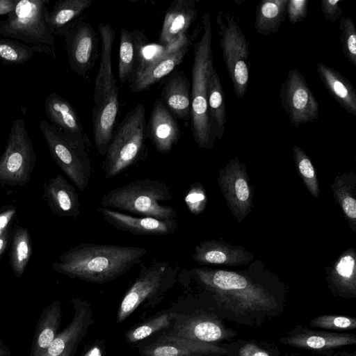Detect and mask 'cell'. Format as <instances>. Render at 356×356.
<instances>
[{"instance_id": "6da1fadb", "label": "cell", "mask_w": 356, "mask_h": 356, "mask_svg": "<svg viewBox=\"0 0 356 356\" xmlns=\"http://www.w3.org/2000/svg\"><path fill=\"white\" fill-rule=\"evenodd\" d=\"M193 271L211 294L216 314L221 318L257 326L283 311V299L240 273L207 268Z\"/></svg>"}, {"instance_id": "7a4b0ae2", "label": "cell", "mask_w": 356, "mask_h": 356, "mask_svg": "<svg viewBox=\"0 0 356 356\" xmlns=\"http://www.w3.org/2000/svg\"><path fill=\"white\" fill-rule=\"evenodd\" d=\"M146 253L142 247L81 243L61 254L51 268L72 279L104 284L140 264Z\"/></svg>"}, {"instance_id": "3957f363", "label": "cell", "mask_w": 356, "mask_h": 356, "mask_svg": "<svg viewBox=\"0 0 356 356\" xmlns=\"http://www.w3.org/2000/svg\"><path fill=\"white\" fill-rule=\"evenodd\" d=\"M203 33L194 44L191 70V122L195 142L202 149H211L216 140L208 110L209 81L214 70L212 50V27L210 13L202 17Z\"/></svg>"}, {"instance_id": "277c9868", "label": "cell", "mask_w": 356, "mask_h": 356, "mask_svg": "<svg viewBox=\"0 0 356 356\" xmlns=\"http://www.w3.org/2000/svg\"><path fill=\"white\" fill-rule=\"evenodd\" d=\"M171 199L170 188L165 182L140 179L109 191L102 196L99 206L131 215L173 220L177 216L176 210L162 204Z\"/></svg>"}, {"instance_id": "5b68a950", "label": "cell", "mask_w": 356, "mask_h": 356, "mask_svg": "<svg viewBox=\"0 0 356 356\" xmlns=\"http://www.w3.org/2000/svg\"><path fill=\"white\" fill-rule=\"evenodd\" d=\"M49 3V0L17 1L7 18L0 19V35L20 40L56 57L54 33L47 19Z\"/></svg>"}, {"instance_id": "8992f818", "label": "cell", "mask_w": 356, "mask_h": 356, "mask_svg": "<svg viewBox=\"0 0 356 356\" xmlns=\"http://www.w3.org/2000/svg\"><path fill=\"white\" fill-rule=\"evenodd\" d=\"M146 136L145 109L139 103L125 115L113 135L102 165L106 179L118 175L136 162L144 150Z\"/></svg>"}, {"instance_id": "52a82bcc", "label": "cell", "mask_w": 356, "mask_h": 356, "mask_svg": "<svg viewBox=\"0 0 356 356\" xmlns=\"http://www.w3.org/2000/svg\"><path fill=\"white\" fill-rule=\"evenodd\" d=\"M178 270V266L164 261L143 266L122 299L117 323H121L141 305L154 307L160 302L175 285Z\"/></svg>"}, {"instance_id": "ba28073f", "label": "cell", "mask_w": 356, "mask_h": 356, "mask_svg": "<svg viewBox=\"0 0 356 356\" xmlns=\"http://www.w3.org/2000/svg\"><path fill=\"white\" fill-rule=\"evenodd\" d=\"M36 155L24 120L12 124L4 152L0 156V185L26 186L31 181Z\"/></svg>"}, {"instance_id": "9c48e42d", "label": "cell", "mask_w": 356, "mask_h": 356, "mask_svg": "<svg viewBox=\"0 0 356 356\" xmlns=\"http://www.w3.org/2000/svg\"><path fill=\"white\" fill-rule=\"evenodd\" d=\"M220 46L229 79L238 98L246 93L249 81V44L234 17L219 12L216 19Z\"/></svg>"}, {"instance_id": "30bf717a", "label": "cell", "mask_w": 356, "mask_h": 356, "mask_svg": "<svg viewBox=\"0 0 356 356\" xmlns=\"http://www.w3.org/2000/svg\"><path fill=\"white\" fill-rule=\"evenodd\" d=\"M38 127L53 160L74 186L84 192L89 184L92 172L87 150L72 143L46 120H42Z\"/></svg>"}, {"instance_id": "8fae6325", "label": "cell", "mask_w": 356, "mask_h": 356, "mask_svg": "<svg viewBox=\"0 0 356 356\" xmlns=\"http://www.w3.org/2000/svg\"><path fill=\"white\" fill-rule=\"evenodd\" d=\"M280 98L283 110L296 128L318 120V102L298 69L288 72L281 86Z\"/></svg>"}, {"instance_id": "7c38bea8", "label": "cell", "mask_w": 356, "mask_h": 356, "mask_svg": "<svg viewBox=\"0 0 356 356\" xmlns=\"http://www.w3.org/2000/svg\"><path fill=\"white\" fill-rule=\"evenodd\" d=\"M169 335L191 340L215 343L227 340L236 332L226 327L215 312L197 311L190 314L176 313Z\"/></svg>"}, {"instance_id": "4fadbf2b", "label": "cell", "mask_w": 356, "mask_h": 356, "mask_svg": "<svg viewBox=\"0 0 356 356\" xmlns=\"http://www.w3.org/2000/svg\"><path fill=\"white\" fill-rule=\"evenodd\" d=\"M63 36L71 68L79 76L87 79L98 58L97 32L89 22L78 20Z\"/></svg>"}, {"instance_id": "5bb4252c", "label": "cell", "mask_w": 356, "mask_h": 356, "mask_svg": "<svg viewBox=\"0 0 356 356\" xmlns=\"http://www.w3.org/2000/svg\"><path fill=\"white\" fill-rule=\"evenodd\" d=\"M218 182L227 206L236 220L241 222L252 207L245 165L236 158L232 159L220 169Z\"/></svg>"}, {"instance_id": "9a60e30c", "label": "cell", "mask_w": 356, "mask_h": 356, "mask_svg": "<svg viewBox=\"0 0 356 356\" xmlns=\"http://www.w3.org/2000/svg\"><path fill=\"white\" fill-rule=\"evenodd\" d=\"M74 316L70 324L54 339L44 356H75L77 348L94 323L90 304L78 298L70 300Z\"/></svg>"}, {"instance_id": "2e32d148", "label": "cell", "mask_w": 356, "mask_h": 356, "mask_svg": "<svg viewBox=\"0 0 356 356\" xmlns=\"http://www.w3.org/2000/svg\"><path fill=\"white\" fill-rule=\"evenodd\" d=\"M44 109L48 118L70 140L89 149L90 142L85 133L75 108L56 92L49 94L44 99Z\"/></svg>"}, {"instance_id": "e0dca14e", "label": "cell", "mask_w": 356, "mask_h": 356, "mask_svg": "<svg viewBox=\"0 0 356 356\" xmlns=\"http://www.w3.org/2000/svg\"><path fill=\"white\" fill-rule=\"evenodd\" d=\"M97 212L114 228L135 236H166L173 234L178 227L176 219L159 220L152 217L134 216L102 207Z\"/></svg>"}, {"instance_id": "ac0fdd59", "label": "cell", "mask_w": 356, "mask_h": 356, "mask_svg": "<svg viewBox=\"0 0 356 356\" xmlns=\"http://www.w3.org/2000/svg\"><path fill=\"white\" fill-rule=\"evenodd\" d=\"M139 353L141 356L229 355V350L226 346L174 337L166 332L160 335L153 343L139 348Z\"/></svg>"}, {"instance_id": "d6986e66", "label": "cell", "mask_w": 356, "mask_h": 356, "mask_svg": "<svg viewBox=\"0 0 356 356\" xmlns=\"http://www.w3.org/2000/svg\"><path fill=\"white\" fill-rule=\"evenodd\" d=\"M147 136L157 152H170L181 137V130L172 114L161 99L154 102L147 125Z\"/></svg>"}, {"instance_id": "ffe728a7", "label": "cell", "mask_w": 356, "mask_h": 356, "mask_svg": "<svg viewBox=\"0 0 356 356\" xmlns=\"http://www.w3.org/2000/svg\"><path fill=\"white\" fill-rule=\"evenodd\" d=\"M119 89L115 87L100 104L92 109L94 143L98 152L105 156L114 134L120 110Z\"/></svg>"}, {"instance_id": "44dd1931", "label": "cell", "mask_w": 356, "mask_h": 356, "mask_svg": "<svg viewBox=\"0 0 356 356\" xmlns=\"http://www.w3.org/2000/svg\"><path fill=\"white\" fill-rule=\"evenodd\" d=\"M42 199L59 218H76L80 215L79 195L74 187L60 174L44 184Z\"/></svg>"}, {"instance_id": "7402d4cb", "label": "cell", "mask_w": 356, "mask_h": 356, "mask_svg": "<svg viewBox=\"0 0 356 356\" xmlns=\"http://www.w3.org/2000/svg\"><path fill=\"white\" fill-rule=\"evenodd\" d=\"M253 254L244 248L216 240L201 241L194 249L192 259L201 265L239 266L252 261Z\"/></svg>"}, {"instance_id": "603a6c76", "label": "cell", "mask_w": 356, "mask_h": 356, "mask_svg": "<svg viewBox=\"0 0 356 356\" xmlns=\"http://www.w3.org/2000/svg\"><path fill=\"white\" fill-rule=\"evenodd\" d=\"M280 342L309 350L328 351L342 346L355 345L356 337L348 333H336L312 331L305 328H296L286 337L280 339Z\"/></svg>"}, {"instance_id": "cb8c5ba5", "label": "cell", "mask_w": 356, "mask_h": 356, "mask_svg": "<svg viewBox=\"0 0 356 356\" xmlns=\"http://www.w3.org/2000/svg\"><path fill=\"white\" fill-rule=\"evenodd\" d=\"M191 44V42L188 43L146 64L136 73L129 83L130 90L134 92L145 91L170 74L182 62Z\"/></svg>"}, {"instance_id": "d4e9b609", "label": "cell", "mask_w": 356, "mask_h": 356, "mask_svg": "<svg viewBox=\"0 0 356 356\" xmlns=\"http://www.w3.org/2000/svg\"><path fill=\"white\" fill-rule=\"evenodd\" d=\"M197 17L195 1H173L165 14L159 37V43L168 44L187 34V31Z\"/></svg>"}, {"instance_id": "484cf974", "label": "cell", "mask_w": 356, "mask_h": 356, "mask_svg": "<svg viewBox=\"0 0 356 356\" xmlns=\"http://www.w3.org/2000/svg\"><path fill=\"white\" fill-rule=\"evenodd\" d=\"M99 33L102 42L101 58L97 76L95 81L93 107L97 106L117 86L112 70L111 53L115 33L109 23L101 22Z\"/></svg>"}, {"instance_id": "4316f807", "label": "cell", "mask_w": 356, "mask_h": 356, "mask_svg": "<svg viewBox=\"0 0 356 356\" xmlns=\"http://www.w3.org/2000/svg\"><path fill=\"white\" fill-rule=\"evenodd\" d=\"M148 44L144 33L122 29L120 31L118 76L122 84L130 83L138 67L143 48Z\"/></svg>"}, {"instance_id": "83f0119b", "label": "cell", "mask_w": 356, "mask_h": 356, "mask_svg": "<svg viewBox=\"0 0 356 356\" xmlns=\"http://www.w3.org/2000/svg\"><path fill=\"white\" fill-rule=\"evenodd\" d=\"M161 98L173 115L184 121L191 119L190 82L184 72H175L166 79Z\"/></svg>"}, {"instance_id": "f1b7e54d", "label": "cell", "mask_w": 356, "mask_h": 356, "mask_svg": "<svg viewBox=\"0 0 356 356\" xmlns=\"http://www.w3.org/2000/svg\"><path fill=\"white\" fill-rule=\"evenodd\" d=\"M317 72L326 90L348 113L356 117V90L341 73L323 63L316 65Z\"/></svg>"}, {"instance_id": "f546056e", "label": "cell", "mask_w": 356, "mask_h": 356, "mask_svg": "<svg viewBox=\"0 0 356 356\" xmlns=\"http://www.w3.org/2000/svg\"><path fill=\"white\" fill-rule=\"evenodd\" d=\"M61 322V306L54 300L42 312L38 322L29 356H44L58 334Z\"/></svg>"}, {"instance_id": "4dcf8cb0", "label": "cell", "mask_w": 356, "mask_h": 356, "mask_svg": "<svg viewBox=\"0 0 356 356\" xmlns=\"http://www.w3.org/2000/svg\"><path fill=\"white\" fill-rule=\"evenodd\" d=\"M92 0H60L49 10L47 19L54 35L63 36L81 14L89 8Z\"/></svg>"}, {"instance_id": "1f68e13d", "label": "cell", "mask_w": 356, "mask_h": 356, "mask_svg": "<svg viewBox=\"0 0 356 356\" xmlns=\"http://www.w3.org/2000/svg\"><path fill=\"white\" fill-rule=\"evenodd\" d=\"M289 0H262L256 8L254 27L259 34L267 36L278 31L285 21Z\"/></svg>"}, {"instance_id": "d6a6232c", "label": "cell", "mask_w": 356, "mask_h": 356, "mask_svg": "<svg viewBox=\"0 0 356 356\" xmlns=\"http://www.w3.org/2000/svg\"><path fill=\"white\" fill-rule=\"evenodd\" d=\"M208 110L211 127L215 138L221 139L225 131V102L223 88L215 68L209 81Z\"/></svg>"}, {"instance_id": "836d02e7", "label": "cell", "mask_w": 356, "mask_h": 356, "mask_svg": "<svg viewBox=\"0 0 356 356\" xmlns=\"http://www.w3.org/2000/svg\"><path fill=\"white\" fill-rule=\"evenodd\" d=\"M355 254L353 250L344 252L336 263L330 280L340 295L354 297L356 294Z\"/></svg>"}, {"instance_id": "e575fe53", "label": "cell", "mask_w": 356, "mask_h": 356, "mask_svg": "<svg viewBox=\"0 0 356 356\" xmlns=\"http://www.w3.org/2000/svg\"><path fill=\"white\" fill-rule=\"evenodd\" d=\"M32 254V243L28 228L15 226L10 252V265L17 277L24 275Z\"/></svg>"}, {"instance_id": "d590c367", "label": "cell", "mask_w": 356, "mask_h": 356, "mask_svg": "<svg viewBox=\"0 0 356 356\" xmlns=\"http://www.w3.org/2000/svg\"><path fill=\"white\" fill-rule=\"evenodd\" d=\"M176 312L163 313L131 327L124 334L126 341L129 343H134L168 327L172 324Z\"/></svg>"}, {"instance_id": "8d00e7d4", "label": "cell", "mask_w": 356, "mask_h": 356, "mask_svg": "<svg viewBox=\"0 0 356 356\" xmlns=\"http://www.w3.org/2000/svg\"><path fill=\"white\" fill-rule=\"evenodd\" d=\"M293 155L297 170L310 193L319 195L318 179L313 164L306 153L297 145L293 147Z\"/></svg>"}, {"instance_id": "74e56055", "label": "cell", "mask_w": 356, "mask_h": 356, "mask_svg": "<svg viewBox=\"0 0 356 356\" xmlns=\"http://www.w3.org/2000/svg\"><path fill=\"white\" fill-rule=\"evenodd\" d=\"M39 50L16 41L0 39V60L8 64H22L34 56Z\"/></svg>"}, {"instance_id": "f35d334b", "label": "cell", "mask_w": 356, "mask_h": 356, "mask_svg": "<svg viewBox=\"0 0 356 356\" xmlns=\"http://www.w3.org/2000/svg\"><path fill=\"white\" fill-rule=\"evenodd\" d=\"M335 181L334 184L332 186L334 197L340 204L353 229L355 230L356 200L353 195L350 186L344 181L341 177H339V179Z\"/></svg>"}, {"instance_id": "ab89813d", "label": "cell", "mask_w": 356, "mask_h": 356, "mask_svg": "<svg viewBox=\"0 0 356 356\" xmlns=\"http://www.w3.org/2000/svg\"><path fill=\"white\" fill-rule=\"evenodd\" d=\"M339 28L341 32L339 37L344 57L356 67V30L353 18L343 17Z\"/></svg>"}, {"instance_id": "60d3db41", "label": "cell", "mask_w": 356, "mask_h": 356, "mask_svg": "<svg viewBox=\"0 0 356 356\" xmlns=\"http://www.w3.org/2000/svg\"><path fill=\"white\" fill-rule=\"evenodd\" d=\"M310 325L332 330H353L356 327V318L346 316L320 315L310 321Z\"/></svg>"}, {"instance_id": "b9f144b4", "label": "cell", "mask_w": 356, "mask_h": 356, "mask_svg": "<svg viewBox=\"0 0 356 356\" xmlns=\"http://www.w3.org/2000/svg\"><path fill=\"white\" fill-rule=\"evenodd\" d=\"M186 205L189 211L195 216L200 215L207 205V195L200 183L195 182L188 188L184 197Z\"/></svg>"}, {"instance_id": "7bdbcfd3", "label": "cell", "mask_w": 356, "mask_h": 356, "mask_svg": "<svg viewBox=\"0 0 356 356\" xmlns=\"http://www.w3.org/2000/svg\"><path fill=\"white\" fill-rule=\"evenodd\" d=\"M308 0H289L286 6V15L291 24L303 21L307 15Z\"/></svg>"}, {"instance_id": "ee69618b", "label": "cell", "mask_w": 356, "mask_h": 356, "mask_svg": "<svg viewBox=\"0 0 356 356\" xmlns=\"http://www.w3.org/2000/svg\"><path fill=\"white\" fill-rule=\"evenodd\" d=\"M341 1L338 0H322L321 8L326 21L335 22L341 15L343 10L339 6Z\"/></svg>"}, {"instance_id": "f6af8a7d", "label": "cell", "mask_w": 356, "mask_h": 356, "mask_svg": "<svg viewBox=\"0 0 356 356\" xmlns=\"http://www.w3.org/2000/svg\"><path fill=\"white\" fill-rule=\"evenodd\" d=\"M238 356H270V353L259 346L247 342L242 345L238 350Z\"/></svg>"}, {"instance_id": "bcb514c9", "label": "cell", "mask_w": 356, "mask_h": 356, "mask_svg": "<svg viewBox=\"0 0 356 356\" xmlns=\"http://www.w3.org/2000/svg\"><path fill=\"white\" fill-rule=\"evenodd\" d=\"M17 0H0V15H8L16 6Z\"/></svg>"}, {"instance_id": "7dc6e473", "label": "cell", "mask_w": 356, "mask_h": 356, "mask_svg": "<svg viewBox=\"0 0 356 356\" xmlns=\"http://www.w3.org/2000/svg\"><path fill=\"white\" fill-rule=\"evenodd\" d=\"M103 346L98 343L92 345L83 356H104Z\"/></svg>"}, {"instance_id": "c3c4849f", "label": "cell", "mask_w": 356, "mask_h": 356, "mask_svg": "<svg viewBox=\"0 0 356 356\" xmlns=\"http://www.w3.org/2000/svg\"><path fill=\"white\" fill-rule=\"evenodd\" d=\"M8 241V233L5 230L0 234V257L6 250V245Z\"/></svg>"}, {"instance_id": "681fc988", "label": "cell", "mask_w": 356, "mask_h": 356, "mask_svg": "<svg viewBox=\"0 0 356 356\" xmlns=\"http://www.w3.org/2000/svg\"><path fill=\"white\" fill-rule=\"evenodd\" d=\"M10 354L8 347L0 339V356H10Z\"/></svg>"}, {"instance_id": "f907efd6", "label": "cell", "mask_w": 356, "mask_h": 356, "mask_svg": "<svg viewBox=\"0 0 356 356\" xmlns=\"http://www.w3.org/2000/svg\"><path fill=\"white\" fill-rule=\"evenodd\" d=\"M210 355H207V354H195V355H188V356H209Z\"/></svg>"}]
</instances>
